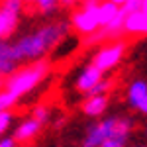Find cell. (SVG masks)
Listing matches in <instances>:
<instances>
[{
    "label": "cell",
    "instance_id": "1",
    "mask_svg": "<svg viewBox=\"0 0 147 147\" xmlns=\"http://www.w3.org/2000/svg\"><path fill=\"white\" fill-rule=\"evenodd\" d=\"M69 30H71V24L67 18H57V20H49L41 26H35L32 32L12 41L20 65L24 67V63L30 65L35 61H43V57L51 53L69 35Z\"/></svg>",
    "mask_w": 147,
    "mask_h": 147
},
{
    "label": "cell",
    "instance_id": "2",
    "mask_svg": "<svg viewBox=\"0 0 147 147\" xmlns=\"http://www.w3.org/2000/svg\"><path fill=\"white\" fill-rule=\"evenodd\" d=\"M49 61H35L30 65L20 67L12 77L2 82L0 88V112H8L12 106L20 100L22 96L30 94V92L37 88V84H41L43 79L49 75Z\"/></svg>",
    "mask_w": 147,
    "mask_h": 147
},
{
    "label": "cell",
    "instance_id": "3",
    "mask_svg": "<svg viewBox=\"0 0 147 147\" xmlns=\"http://www.w3.org/2000/svg\"><path fill=\"white\" fill-rule=\"evenodd\" d=\"M100 2H84L71 14L69 24L79 35H94L100 32Z\"/></svg>",
    "mask_w": 147,
    "mask_h": 147
},
{
    "label": "cell",
    "instance_id": "4",
    "mask_svg": "<svg viewBox=\"0 0 147 147\" xmlns=\"http://www.w3.org/2000/svg\"><path fill=\"white\" fill-rule=\"evenodd\" d=\"M116 129H118V118H104V120H98L96 124H92L90 127L86 129L80 147H100L102 143H106V141L116 134Z\"/></svg>",
    "mask_w": 147,
    "mask_h": 147
},
{
    "label": "cell",
    "instance_id": "5",
    "mask_svg": "<svg viewBox=\"0 0 147 147\" xmlns=\"http://www.w3.org/2000/svg\"><path fill=\"white\" fill-rule=\"evenodd\" d=\"M124 53H125V43L124 41H112V43H108V45L100 47V49L94 53L92 65L106 75L108 71H112V69L122 61Z\"/></svg>",
    "mask_w": 147,
    "mask_h": 147
},
{
    "label": "cell",
    "instance_id": "6",
    "mask_svg": "<svg viewBox=\"0 0 147 147\" xmlns=\"http://www.w3.org/2000/svg\"><path fill=\"white\" fill-rule=\"evenodd\" d=\"M24 4L18 0H8L0 4V39H8L20 26V14Z\"/></svg>",
    "mask_w": 147,
    "mask_h": 147
},
{
    "label": "cell",
    "instance_id": "7",
    "mask_svg": "<svg viewBox=\"0 0 147 147\" xmlns=\"http://www.w3.org/2000/svg\"><path fill=\"white\" fill-rule=\"evenodd\" d=\"M20 69V61L10 39H0V80H6Z\"/></svg>",
    "mask_w": 147,
    "mask_h": 147
},
{
    "label": "cell",
    "instance_id": "8",
    "mask_svg": "<svg viewBox=\"0 0 147 147\" xmlns=\"http://www.w3.org/2000/svg\"><path fill=\"white\" fill-rule=\"evenodd\" d=\"M104 79H106V75H104L102 71H98L92 63H88V65L82 67V71L79 73V77H77V80H75V88L88 96Z\"/></svg>",
    "mask_w": 147,
    "mask_h": 147
},
{
    "label": "cell",
    "instance_id": "9",
    "mask_svg": "<svg viewBox=\"0 0 147 147\" xmlns=\"http://www.w3.org/2000/svg\"><path fill=\"white\" fill-rule=\"evenodd\" d=\"M45 124H41L39 120H35L34 116H30V118H26L22 120L20 124L16 125V129H14V141L16 143H28V141H32L34 137H37V134L41 131V127Z\"/></svg>",
    "mask_w": 147,
    "mask_h": 147
},
{
    "label": "cell",
    "instance_id": "10",
    "mask_svg": "<svg viewBox=\"0 0 147 147\" xmlns=\"http://www.w3.org/2000/svg\"><path fill=\"white\" fill-rule=\"evenodd\" d=\"M124 32L131 35H147V12L141 8L136 12H129L125 16Z\"/></svg>",
    "mask_w": 147,
    "mask_h": 147
},
{
    "label": "cell",
    "instance_id": "11",
    "mask_svg": "<svg viewBox=\"0 0 147 147\" xmlns=\"http://www.w3.org/2000/svg\"><path fill=\"white\" fill-rule=\"evenodd\" d=\"M134 129V120L131 118H118V129L106 143H102L100 147H125L127 137Z\"/></svg>",
    "mask_w": 147,
    "mask_h": 147
},
{
    "label": "cell",
    "instance_id": "12",
    "mask_svg": "<svg viewBox=\"0 0 147 147\" xmlns=\"http://www.w3.org/2000/svg\"><path fill=\"white\" fill-rule=\"evenodd\" d=\"M108 102H110V98L102 96V94L100 96H86L82 102V112L90 118H100L108 110Z\"/></svg>",
    "mask_w": 147,
    "mask_h": 147
},
{
    "label": "cell",
    "instance_id": "13",
    "mask_svg": "<svg viewBox=\"0 0 147 147\" xmlns=\"http://www.w3.org/2000/svg\"><path fill=\"white\" fill-rule=\"evenodd\" d=\"M147 98V80H134L127 84V90H125V100L131 108H136L141 102Z\"/></svg>",
    "mask_w": 147,
    "mask_h": 147
},
{
    "label": "cell",
    "instance_id": "14",
    "mask_svg": "<svg viewBox=\"0 0 147 147\" xmlns=\"http://www.w3.org/2000/svg\"><path fill=\"white\" fill-rule=\"evenodd\" d=\"M120 8H122V2H100V8H98V14H100V30L104 26H108L118 16Z\"/></svg>",
    "mask_w": 147,
    "mask_h": 147
},
{
    "label": "cell",
    "instance_id": "15",
    "mask_svg": "<svg viewBox=\"0 0 147 147\" xmlns=\"http://www.w3.org/2000/svg\"><path fill=\"white\" fill-rule=\"evenodd\" d=\"M35 10L43 16H53L57 10H59V2H53V0H37L35 2Z\"/></svg>",
    "mask_w": 147,
    "mask_h": 147
},
{
    "label": "cell",
    "instance_id": "16",
    "mask_svg": "<svg viewBox=\"0 0 147 147\" xmlns=\"http://www.w3.org/2000/svg\"><path fill=\"white\" fill-rule=\"evenodd\" d=\"M14 124V112L8 110V112H0V139H4L6 131L12 127Z\"/></svg>",
    "mask_w": 147,
    "mask_h": 147
},
{
    "label": "cell",
    "instance_id": "17",
    "mask_svg": "<svg viewBox=\"0 0 147 147\" xmlns=\"http://www.w3.org/2000/svg\"><path fill=\"white\" fill-rule=\"evenodd\" d=\"M32 116H34L35 120H39L41 124H45L47 120H49V110H47L45 106H35L34 112H32Z\"/></svg>",
    "mask_w": 147,
    "mask_h": 147
},
{
    "label": "cell",
    "instance_id": "18",
    "mask_svg": "<svg viewBox=\"0 0 147 147\" xmlns=\"http://www.w3.org/2000/svg\"><path fill=\"white\" fill-rule=\"evenodd\" d=\"M0 147H16V141L12 137H4V139H0Z\"/></svg>",
    "mask_w": 147,
    "mask_h": 147
},
{
    "label": "cell",
    "instance_id": "19",
    "mask_svg": "<svg viewBox=\"0 0 147 147\" xmlns=\"http://www.w3.org/2000/svg\"><path fill=\"white\" fill-rule=\"evenodd\" d=\"M137 110H139V112L143 114V116H147V98H145L143 102H141L139 106H137Z\"/></svg>",
    "mask_w": 147,
    "mask_h": 147
},
{
    "label": "cell",
    "instance_id": "20",
    "mask_svg": "<svg viewBox=\"0 0 147 147\" xmlns=\"http://www.w3.org/2000/svg\"><path fill=\"white\" fill-rule=\"evenodd\" d=\"M141 10L147 12V0H141Z\"/></svg>",
    "mask_w": 147,
    "mask_h": 147
},
{
    "label": "cell",
    "instance_id": "21",
    "mask_svg": "<svg viewBox=\"0 0 147 147\" xmlns=\"http://www.w3.org/2000/svg\"><path fill=\"white\" fill-rule=\"evenodd\" d=\"M136 147H147V145H136Z\"/></svg>",
    "mask_w": 147,
    "mask_h": 147
},
{
    "label": "cell",
    "instance_id": "22",
    "mask_svg": "<svg viewBox=\"0 0 147 147\" xmlns=\"http://www.w3.org/2000/svg\"><path fill=\"white\" fill-rule=\"evenodd\" d=\"M0 88H2V80H0Z\"/></svg>",
    "mask_w": 147,
    "mask_h": 147
},
{
    "label": "cell",
    "instance_id": "23",
    "mask_svg": "<svg viewBox=\"0 0 147 147\" xmlns=\"http://www.w3.org/2000/svg\"><path fill=\"white\" fill-rule=\"evenodd\" d=\"M145 134H147V125H145Z\"/></svg>",
    "mask_w": 147,
    "mask_h": 147
}]
</instances>
